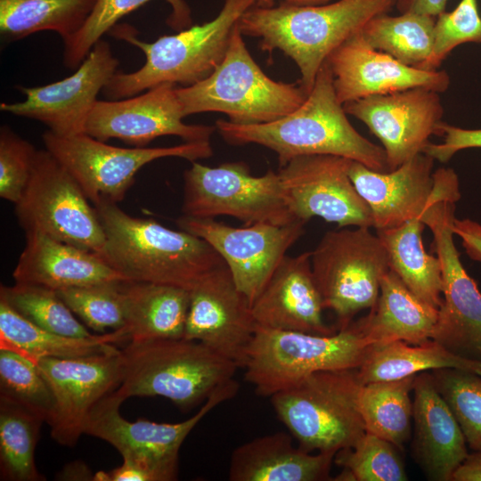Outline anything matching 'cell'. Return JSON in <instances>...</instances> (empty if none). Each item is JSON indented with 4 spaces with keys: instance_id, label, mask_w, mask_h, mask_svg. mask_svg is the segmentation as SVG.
I'll return each mask as SVG.
<instances>
[{
    "instance_id": "obj_1",
    "label": "cell",
    "mask_w": 481,
    "mask_h": 481,
    "mask_svg": "<svg viewBox=\"0 0 481 481\" xmlns=\"http://www.w3.org/2000/svg\"><path fill=\"white\" fill-rule=\"evenodd\" d=\"M215 126L230 144L255 143L272 150L280 167L299 156L328 154L357 161L378 172H389L382 146L363 136L348 120L327 61L306 100L289 114L264 124L238 125L218 119Z\"/></svg>"
},
{
    "instance_id": "obj_2",
    "label": "cell",
    "mask_w": 481,
    "mask_h": 481,
    "mask_svg": "<svg viewBox=\"0 0 481 481\" xmlns=\"http://www.w3.org/2000/svg\"><path fill=\"white\" fill-rule=\"evenodd\" d=\"M395 0H338L299 5L280 2L254 5L240 18L243 36L259 40L262 51H281L298 67L300 85L308 94L329 55L361 32L372 18L388 13Z\"/></svg>"
},
{
    "instance_id": "obj_3",
    "label": "cell",
    "mask_w": 481,
    "mask_h": 481,
    "mask_svg": "<svg viewBox=\"0 0 481 481\" xmlns=\"http://www.w3.org/2000/svg\"><path fill=\"white\" fill-rule=\"evenodd\" d=\"M105 233L101 255L128 281L169 284L191 289L205 274L225 264L203 239L135 217L118 203L94 206Z\"/></svg>"
},
{
    "instance_id": "obj_4",
    "label": "cell",
    "mask_w": 481,
    "mask_h": 481,
    "mask_svg": "<svg viewBox=\"0 0 481 481\" xmlns=\"http://www.w3.org/2000/svg\"><path fill=\"white\" fill-rule=\"evenodd\" d=\"M255 4L256 0H224L213 20L151 43L140 40L134 27L116 25L111 34L141 49L145 62L134 72L117 71L102 91L110 100H120L163 83L188 86L203 80L223 61L234 28Z\"/></svg>"
},
{
    "instance_id": "obj_5",
    "label": "cell",
    "mask_w": 481,
    "mask_h": 481,
    "mask_svg": "<svg viewBox=\"0 0 481 481\" xmlns=\"http://www.w3.org/2000/svg\"><path fill=\"white\" fill-rule=\"evenodd\" d=\"M124 377L114 391L132 396H162L183 411L205 403L233 380L240 368L204 344L186 338L131 342L121 350Z\"/></svg>"
},
{
    "instance_id": "obj_6",
    "label": "cell",
    "mask_w": 481,
    "mask_h": 481,
    "mask_svg": "<svg viewBox=\"0 0 481 481\" xmlns=\"http://www.w3.org/2000/svg\"><path fill=\"white\" fill-rule=\"evenodd\" d=\"M184 118L202 112H220L238 125L269 123L289 114L306 100L299 82L269 77L249 52L240 30L233 29L226 53L203 80L176 87Z\"/></svg>"
},
{
    "instance_id": "obj_7",
    "label": "cell",
    "mask_w": 481,
    "mask_h": 481,
    "mask_svg": "<svg viewBox=\"0 0 481 481\" xmlns=\"http://www.w3.org/2000/svg\"><path fill=\"white\" fill-rule=\"evenodd\" d=\"M357 369L307 375L271 398L278 419L306 452H338L366 433L358 407Z\"/></svg>"
},
{
    "instance_id": "obj_8",
    "label": "cell",
    "mask_w": 481,
    "mask_h": 481,
    "mask_svg": "<svg viewBox=\"0 0 481 481\" xmlns=\"http://www.w3.org/2000/svg\"><path fill=\"white\" fill-rule=\"evenodd\" d=\"M371 346L351 323L330 335L257 325L244 379L257 395L272 396L316 371L358 369Z\"/></svg>"
},
{
    "instance_id": "obj_9",
    "label": "cell",
    "mask_w": 481,
    "mask_h": 481,
    "mask_svg": "<svg viewBox=\"0 0 481 481\" xmlns=\"http://www.w3.org/2000/svg\"><path fill=\"white\" fill-rule=\"evenodd\" d=\"M311 264L323 307L336 314L338 330L375 305L390 269L381 240L363 226L325 232L311 251Z\"/></svg>"
},
{
    "instance_id": "obj_10",
    "label": "cell",
    "mask_w": 481,
    "mask_h": 481,
    "mask_svg": "<svg viewBox=\"0 0 481 481\" xmlns=\"http://www.w3.org/2000/svg\"><path fill=\"white\" fill-rule=\"evenodd\" d=\"M47 150L70 173L90 202L118 203L133 185L136 173L156 159L176 157L191 162L213 155L210 142H184L169 147L123 148L85 133L61 136L46 130Z\"/></svg>"
},
{
    "instance_id": "obj_11",
    "label": "cell",
    "mask_w": 481,
    "mask_h": 481,
    "mask_svg": "<svg viewBox=\"0 0 481 481\" xmlns=\"http://www.w3.org/2000/svg\"><path fill=\"white\" fill-rule=\"evenodd\" d=\"M182 211L194 218L229 216L245 225L298 221L288 207L278 172L255 176L241 161L217 167L192 161L183 173Z\"/></svg>"
},
{
    "instance_id": "obj_12",
    "label": "cell",
    "mask_w": 481,
    "mask_h": 481,
    "mask_svg": "<svg viewBox=\"0 0 481 481\" xmlns=\"http://www.w3.org/2000/svg\"><path fill=\"white\" fill-rule=\"evenodd\" d=\"M15 215L25 233L37 232L102 255L105 233L95 207L47 150L37 151Z\"/></svg>"
},
{
    "instance_id": "obj_13",
    "label": "cell",
    "mask_w": 481,
    "mask_h": 481,
    "mask_svg": "<svg viewBox=\"0 0 481 481\" xmlns=\"http://www.w3.org/2000/svg\"><path fill=\"white\" fill-rule=\"evenodd\" d=\"M239 384L232 380L216 389L190 419L178 423H157L139 419L129 421L119 412L123 401L110 393L92 409L85 434L110 444L123 461L147 470L154 481H173L178 474V452L193 428L212 409L232 399Z\"/></svg>"
},
{
    "instance_id": "obj_14",
    "label": "cell",
    "mask_w": 481,
    "mask_h": 481,
    "mask_svg": "<svg viewBox=\"0 0 481 481\" xmlns=\"http://www.w3.org/2000/svg\"><path fill=\"white\" fill-rule=\"evenodd\" d=\"M434 161L422 152L389 172H378L352 161L350 179L370 208L376 231L420 219L436 202L456 203L461 199L455 171L450 167L434 171Z\"/></svg>"
},
{
    "instance_id": "obj_15",
    "label": "cell",
    "mask_w": 481,
    "mask_h": 481,
    "mask_svg": "<svg viewBox=\"0 0 481 481\" xmlns=\"http://www.w3.org/2000/svg\"><path fill=\"white\" fill-rule=\"evenodd\" d=\"M454 218L455 203L448 200L434 203L420 218L432 232L431 248L443 274V303L431 339L461 357L481 361V292L454 244Z\"/></svg>"
},
{
    "instance_id": "obj_16",
    "label": "cell",
    "mask_w": 481,
    "mask_h": 481,
    "mask_svg": "<svg viewBox=\"0 0 481 481\" xmlns=\"http://www.w3.org/2000/svg\"><path fill=\"white\" fill-rule=\"evenodd\" d=\"M176 224L181 230L206 240L220 255L237 288L252 306L287 251L304 234L306 222L233 227L215 218L183 216Z\"/></svg>"
},
{
    "instance_id": "obj_17",
    "label": "cell",
    "mask_w": 481,
    "mask_h": 481,
    "mask_svg": "<svg viewBox=\"0 0 481 481\" xmlns=\"http://www.w3.org/2000/svg\"><path fill=\"white\" fill-rule=\"evenodd\" d=\"M353 160L336 155L299 156L280 167L286 202L294 216L307 222L319 216L339 227H373L370 208L350 176Z\"/></svg>"
},
{
    "instance_id": "obj_18",
    "label": "cell",
    "mask_w": 481,
    "mask_h": 481,
    "mask_svg": "<svg viewBox=\"0 0 481 481\" xmlns=\"http://www.w3.org/2000/svg\"><path fill=\"white\" fill-rule=\"evenodd\" d=\"M37 365L48 382L54 412L48 425L58 444L74 446L87 418L102 398L116 391L124 377L120 349L76 358H43Z\"/></svg>"
},
{
    "instance_id": "obj_19",
    "label": "cell",
    "mask_w": 481,
    "mask_h": 481,
    "mask_svg": "<svg viewBox=\"0 0 481 481\" xmlns=\"http://www.w3.org/2000/svg\"><path fill=\"white\" fill-rule=\"evenodd\" d=\"M118 63L110 44L101 39L72 75L42 86H19L17 88L25 95V100L1 102L0 110L37 120L58 135L85 133L97 95L118 71Z\"/></svg>"
},
{
    "instance_id": "obj_20",
    "label": "cell",
    "mask_w": 481,
    "mask_h": 481,
    "mask_svg": "<svg viewBox=\"0 0 481 481\" xmlns=\"http://www.w3.org/2000/svg\"><path fill=\"white\" fill-rule=\"evenodd\" d=\"M183 118L175 85L163 83L128 98L97 100L85 134L102 142L116 138L135 147H145L164 135L187 143L210 142L216 126L189 125Z\"/></svg>"
},
{
    "instance_id": "obj_21",
    "label": "cell",
    "mask_w": 481,
    "mask_h": 481,
    "mask_svg": "<svg viewBox=\"0 0 481 481\" xmlns=\"http://www.w3.org/2000/svg\"><path fill=\"white\" fill-rule=\"evenodd\" d=\"M343 107L379 140L389 171L423 152L430 136L438 135L444 115L440 93L425 87L371 95Z\"/></svg>"
},
{
    "instance_id": "obj_22",
    "label": "cell",
    "mask_w": 481,
    "mask_h": 481,
    "mask_svg": "<svg viewBox=\"0 0 481 481\" xmlns=\"http://www.w3.org/2000/svg\"><path fill=\"white\" fill-rule=\"evenodd\" d=\"M256 326L251 304L225 264L190 289L183 338L199 341L243 368Z\"/></svg>"
},
{
    "instance_id": "obj_23",
    "label": "cell",
    "mask_w": 481,
    "mask_h": 481,
    "mask_svg": "<svg viewBox=\"0 0 481 481\" xmlns=\"http://www.w3.org/2000/svg\"><path fill=\"white\" fill-rule=\"evenodd\" d=\"M341 104L377 94L414 87L445 92L450 77L445 70H422L398 61L371 46L360 32L335 49L326 60Z\"/></svg>"
},
{
    "instance_id": "obj_24",
    "label": "cell",
    "mask_w": 481,
    "mask_h": 481,
    "mask_svg": "<svg viewBox=\"0 0 481 481\" xmlns=\"http://www.w3.org/2000/svg\"><path fill=\"white\" fill-rule=\"evenodd\" d=\"M324 309L311 264V252L285 256L251 306L258 326L330 335L335 331L322 318Z\"/></svg>"
},
{
    "instance_id": "obj_25",
    "label": "cell",
    "mask_w": 481,
    "mask_h": 481,
    "mask_svg": "<svg viewBox=\"0 0 481 481\" xmlns=\"http://www.w3.org/2000/svg\"><path fill=\"white\" fill-rule=\"evenodd\" d=\"M412 391V455L429 480L452 481L469 455L463 433L431 373H418Z\"/></svg>"
},
{
    "instance_id": "obj_26",
    "label": "cell",
    "mask_w": 481,
    "mask_h": 481,
    "mask_svg": "<svg viewBox=\"0 0 481 481\" xmlns=\"http://www.w3.org/2000/svg\"><path fill=\"white\" fill-rule=\"evenodd\" d=\"M25 236L24 249L12 272L15 282L58 291L107 281H128L100 254L41 233Z\"/></svg>"
},
{
    "instance_id": "obj_27",
    "label": "cell",
    "mask_w": 481,
    "mask_h": 481,
    "mask_svg": "<svg viewBox=\"0 0 481 481\" xmlns=\"http://www.w3.org/2000/svg\"><path fill=\"white\" fill-rule=\"evenodd\" d=\"M292 435L275 432L248 441L231 455V481H324L336 452L312 454L292 442Z\"/></svg>"
},
{
    "instance_id": "obj_28",
    "label": "cell",
    "mask_w": 481,
    "mask_h": 481,
    "mask_svg": "<svg viewBox=\"0 0 481 481\" xmlns=\"http://www.w3.org/2000/svg\"><path fill=\"white\" fill-rule=\"evenodd\" d=\"M437 319L438 308L416 296L389 269L371 312L351 324L371 346L398 340L420 344L431 339Z\"/></svg>"
},
{
    "instance_id": "obj_29",
    "label": "cell",
    "mask_w": 481,
    "mask_h": 481,
    "mask_svg": "<svg viewBox=\"0 0 481 481\" xmlns=\"http://www.w3.org/2000/svg\"><path fill=\"white\" fill-rule=\"evenodd\" d=\"M125 330L131 342L182 338L190 289L169 284L125 281Z\"/></svg>"
},
{
    "instance_id": "obj_30",
    "label": "cell",
    "mask_w": 481,
    "mask_h": 481,
    "mask_svg": "<svg viewBox=\"0 0 481 481\" xmlns=\"http://www.w3.org/2000/svg\"><path fill=\"white\" fill-rule=\"evenodd\" d=\"M129 341L125 328L88 338H72L46 330L0 298V348L9 349L35 364L43 358H76L110 351Z\"/></svg>"
},
{
    "instance_id": "obj_31",
    "label": "cell",
    "mask_w": 481,
    "mask_h": 481,
    "mask_svg": "<svg viewBox=\"0 0 481 481\" xmlns=\"http://www.w3.org/2000/svg\"><path fill=\"white\" fill-rule=\"evenodd\" d=\"M453 368L481 376V361L461 357L434 339L420 344L404 341L372 345L357 369L362 384L394 380L418 373Z\"/></svg>"
},
{
    "instance_id": "obj_32",
    "label": "cell",
    "mask_w": 481,
    "mask_h": 481,
    "mask_svg": "<svg viewBox=\"0 0 481 481\" xmlns=\"http://www.w3.org/2000/svg\"><path fill=\"white\" fill-rule=\"evenodd\" d=\"M424 223L420 218L397 227L377 231L388 257L389 268L420 298L439 309L443 303L442 266L437 256L424 249Z\"/></svg>"
},
{
    "instance_id": "obj_33",
    "label": "cell",
    "mask_w": 481,
    "mask_h": 481,
    "mask_svg": "<svg viewBox=\"0 0 481 481\" xmlns=\"http://www.w3.org/2000/svg\"><path fill=\"white\" fill-rule=\"evenodd\" d=\"M97 0H0V35L20 40L41 31H53L64 41L77 34Z\"/></svg>"
},
{
    "instance_id": "obj_34",
    "label": "cell",
    "mask_w": 481,
    "mask_h": 481,
    "mask_svg": "<svg viewBox=\"0 0 481 481\" xmlns=\"http://www.w3.org/2000/svg\"><path fill=\"white\" fill-rule=\"evenodd\" d=\"M436 18L404 12L388 13L369 20L360 34L373 48L407 66L428 70L433 53Z\"/></svg>"
},
{
    "instance_id": "obj_35",
    "label": "cell",
    "mask_w": 481,
    "mask_h": 481,
    "mask_svg": "<svg viewBox=\"0 0 481 481\" xmlns=\"http://www.w3.org/2000/svg\"><path fill=\"white\" fill-rule=\"evenodd\" d=\"M415 376L362 384L359 390L358 407L366 432L400 449L410 437L412 419L410 392Z\"/></svg>"
},
{
    "instance_id": "obj_36",
    "label": "cell",
    "mask_w": 481,
    "mask_h": 481,
    "mask_svg": "<svg viewBox=\"0 0 481 481\" xmlns=\"http://www.w3.org/2000/svg\"><path fill=\"white\" fill-rule=\"evenodd\" d=\"M43 422L26 410L0 400L1 480H45L35 462V450Z\"/></svg>"
},
{
    "instance_id": "obj_37",
    "label": "cell",
    "mask_w": 481,
    "mask_h": 481,
    "mask_svg": "<svg viewBox=\"0 0 481 481\" xmlns=\"http://www.w3.org/2000/svg\"><path fill=\"white\" fill-rule=\"evenodd\" d=\"M152 0H97L82 29L64 41L63 62L69 69H77L102 36L118 21ZM171 7L167 25L180 31L192 25V10L185 0H164Z\"/></svg>"
},
{
    "instance_id": "obj_38",
    "label": "cell",
    "mask_w": 481,
    "mask_h": 481,
    "mask_svg": "<svg viewBox=\"0 0 481 481\" xmlns=\"http://www.w3.org/2000/svg\"><path fill=\"white\" fill-rule=\"evenodd\" d=\"M0 298L34 324L54 333L72 337L93 336L74 316L56 290L30 283L0 287Z\"/></svg>"
},
{
    "instance_id": "obj_39",
    "label": "cell",
    "mask_w": 481,
    "mask_h": 481,
    "mask_svg": "<svg viewBox=\"0 0 481 481\" xmlns=\"http://www.w3.org/2000/svg\"><path fill=\"white\" fill-rule=\"evenodd\" d=\"M0 400L15 404L47 423L54 412L52 389L37 365L4 348H0Z\"/></svg>"
},
{
    "instance_id": "obj_40",
    "label": "cell",
    "mask_w": 481,
    "mask_h": 481,
    "mask_svg": "<svg viewBox=\"0 0 481 481\" xmlns=\"http://www.w3.org/2000/svg\"><path fill=\"white\" fill-rule=\"evenodd\" d=\"M434 384L458 422L466 443L481 451V378L453 368L432 371Z\"/></svg>"
},
{
    "instance_id": "obj_41",
    "label": "cell",
    "mask_w": 481,
    "mask_h": 481,
    "mask_svg": "<svg viewBox=\"0 0 481 481\" xmlns=\"http://www.w3.org/2000/svg\"><path fill=\"white\" fill-rule=\"evenodd\" d=\"M107 281L57 291L68 307L91 329L103 332L126 325L123 283Z\"/></svg>"
},
{
    "instance_id": "obj_42",
    "label": "cell",
    "mask_w": 481,
    "mask_h": 481,
    "mask_svg": "<svg viewBox=\"0 0 481 481\" xmlns=\"http://www.w3.org/2000/svg\"><path fill=\"white\" fill-rule=\"evenodd\" d=\"M391 442L366 432L351 448L338 451L334 462L350 469L356 481H405L407 475Z\"/></svg>"
},
{
    "instance_id": "obj_43",
    "label": "cell",
    "mask_w": 481,
    "mask_h": 481,
    "mask_svg": "<svg viewBox=\"0 0 481 481\" xmlns=\"http://www.w3.org/2000/svg\"><path fill=\"white\" fill-rule=\"evenodd\" d=\"M469 42L481 44V16L476 0H461L452 12H444L436 18L428 70L439 69L455 47Z\"/></svg>"
},
{
    "instance_id": "obj_44",
    "label": "cell",
    "mask_w": 481,
    "mask_h": 481,
    "mask_svg": "<svg viewBox=\"0 0 481 481\" xmlns=\"http://www.w3.org/2000/svg\"><path fill=\"white\" fill-rule=\"evenodd\" d=\"M37 150L7 125L0 128V197L15 204L32 173Z\"/></svg>"
},
{
    "instance_id": "obj_45",
    "label": "cell",
    "mask_w": 481,
    "mask_h": 481,
    "mask_svg": "<svg viewBox=\"0 0 481 481\" xmlns=\"http://www.w3.org/2000/svg\"><path fill=\"white\" fill-rule=\"evenodd\" d=\"M438 135L444 137L443 143H428L423 153L442 163L449 161L459 151L481 148V129H465L442 122L438 126Z\"/></svg>"
},
{
    "instance_id": "obj_46",
    "label": "cell",
    "mask_w": 481,
    "mask_h": 481,
    "mask_svg": "<svg viewBox=\"0 0 481 481\" xmlns=\"http://www.w3.org/2000/svg\"><path fill=\"white\" fill-rule=\"evenodd\" d=\"M452 228L461 240L468 257L481 264V224L469 218L455 217Z\"/></svg>"
},
{
    "instance_id": "obj_47",
    "label": "cell",
    "mask_w": 481,
    "mask_h": 481,
    "mask_svg": "<svg viewBox=\"0 0 481 481\" xmlns=\"http://www.w3.org/2000/svg\"><path fill=\"white\" fill-rule=\"evenodd\" d=\"M448 0H395L400 13L412 12L436 18L445 12Z\"/></svg>"
},
{
    "instance_id": "obj_48",
    "label": "cell",
    "mask_w": 481,
    "mask_h": 481,
    "mask_svg": "<svg viewBox=\"0 0 481 481\" xmlns=\"http://www.w3.org/2000/svg\"><path fill=\"white\" fill-rule=\"evenodd\" d=\"M453 481H481V451L469 454L452 476Z\"/></svg>"
},
{
    "instance_id": "obj_49",
    "label": "cell",
    "mask_w": 481,
    "mask_h": 481,
    "mask_svg": "<svg viewBox=\"0 0 481 481\" xmlns=\"http://www.w3.org/2000/svg\"><path fill=\"white\" fill-rule=\"evenodd\" d=\"M61 480H94L88 467L82 462L67 465L59 474Z\"/></svg>"
},
{
    "instance_id": "obj_50",
    "label": "cell",
    "mask_w": 481,
    "mask_h": 481,
    "mask_svg": "<svg viewBox=\"0 0 481 481\" xmlns=\"http://www.w3.org/2000/svg\"><path fill=\"white\" fill-rule=\"evenodd\" d=\"M277 0H256V5L262 7H271L275 5ZM331 0H281L292 4L299 5H310V4H322L330 2Z\"/></svg>"
}]
</instances>
